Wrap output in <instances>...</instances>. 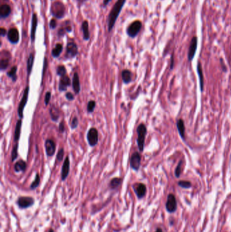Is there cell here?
<instances>
[{
	"label": "cell",
	"mask_w": 231,
	"mask_h": 232,
	"mask_svg": "<svg viewBox=\"0 0 231 232\" xmlns=\"http://www.w3.org/2000/svg\"><path fill=\"white\" fill-rule=\"evenodd\" d=\"M65 97H66V99L69 100H73L75 99L74 95L71 92H67L66 94H65Z\"/></svg>",
	"instance_id": "cell-42"
},
{
	"label": "cell",
	"mask_w": 231,
	"mask_h": 232,
	"mask_svg": "<svg viewBox=\"0 0 231 232\" xmlns=\"http://www.w3.org/2000/svg\"><path fill=\"white\" fill-rule=\"evenodd\" d=\"M141 155L138 152H134L129 159V165L132 169L138 171L141 167Z\"/></svg>",
	"instance_id": "cell-7"
},
{
	"label": "cell",
	"mask_w": 231,
	"mask_h": 232,
	"mask_svg": "<svg viewBox=\"0 0 231 232\" xmlns=\"http://www.w3.org/2000/svg\"><path fill=\"white\" fill-rule=\"evenodd\" d=\"M51 96L52 95H51V92H47L46 94H45V99H44V102H45V104L46 106L49 104V103H50V99H51Z\"/></svg>",
	"instance_id": "cell-40"
},
{
	"label": "cell",
	"mask_w": 231,
	"mask_h": 232,
	"mask_svg": "<svg viewBox=\"0 0 231 232\" xmlns=\"http://www.w3.org/2000/svg\"><path fill=\"white\" fill-rule=\"evenodd\" d=\"M4 54L2 53V58H1V63H0V68H1L2 71L5 70L6 69H7L9 66V62L11 58V55L7 51L3 52Z\"/></svg>",
	"instance_id": "cell-16"
},
{
	"label": "cell",
	"mask_w": 231,
	"mask_h": 232,
	"mask_svg": "<svg viewBox=\"0 0 231 232\" xmlns=\"http://www.w3.org/2000/svg\"><path fill=\"white\" fill-rule=\"evenodd\" d=\"M40 175L39 174H36V176H35V179L34 181L32 183L31 186H30V188L31 189H36L39 185H40Z\"/></svg>",
	"instance_id": "cell-34"
},
{
	"label": "cell",
	"mask_w": 231,
	"mask_h": 232,
	"mask_svg": "<svg viewBox=\"0 0 231 232\" xmlns=\"http://www.w3.org/2000/svg\"><path fill=\"white\" fill-rule=\"evenodd\" d=\"M121 183H122L121 178H119V177L114 178L110 182V187L111 189H115L116 188H117L119 186L121 185Z\"/></svg>",
	"instance_id": "cell-30"
},
{
	"label": "cell",
	"mask_w": 231,
	"mask_h": 232,
	"mask_svg": "<svg viewBox=\"0 0 231 232\" xmlns=\"http://www.w3.org/2000/svg\"><path fill=\"white\" fill-rule=\"evenodd\" d=\"M29 86H27L26 87L25 90L24 91L23 93V96L22 97V99L21 100L20 103H19V105L18 107V115L20 117L21 119L23 118V112H24V109L26 106V104L27 103L28 100V97H29Z\"/></svg>",
	"instance_id": "cell-3"
},
{
	"label": "cell",
	"mask_w": 231,
	"mask_h": 232,
	"mask_svg": "<svg viewBox=\"0 0 231 232\" xmlns=\"http://www.w3.org/2000/svg\"><path fill=\"white\" fill-rule=\"evenodd\" d=\"M64 154V149L63 148L60 149V150H59V151H58V152L57 153V155H56V159H57V160H58V162H61L62 160L63 159Z\"/></svg>",
	"instance_id": "cell-39"
},
{
	"label": "cell",
	"mask_w": 231,
	"mask_h": 232,
	"mask_svg": "<svg viewBox=\"0 0 231 232\" xmlns=\"http://www.w3.org/2000/svg\"><path fill=\"white\" fill-rule=\"evenodd\" d=\"M182 165H183V161L180 160L179 162L178 166H176V168L175 169V176H176L177 178H179L181 174V171H182Z\"/></svg>",
	"instance_id": "cell-37"
},
{
	"label": "cell",
	"mask_w": 231,
	"mask_h": 232,
	"mask_svg": "<svg viewBox=\"0 0 231 232\" xmlns=\"http://www.w3.org/2000/svg\"><path fill=\"white\" fill-rule=\"evenodd\" d=\"M78 54V47L74 42H69L67 45V52L65 57L66 58H73Z\"/></svg>",
	"instance_id": "cell-8"
},
{
	"label": "cell",
	"mask_w": 231,
	"mask_h": 232,
	"mask_svg": "<svg viewBox=\"0 0 231 232\" xmlns=\"http://www.w3.org/2000/svg\"><path fill=\"white\" fill-rule=\"evenodd\" d=\"M72 87L73 90L76 94H78L81 91V85L79 81V75L77 72H75L73 75V80H72Z\"/></svg>",
	"instance_id": "cell-18"
},
{
	"label": "cell",
	"mask_w": 231,
	"mask_h": 232,
	"mask_svg": "<svg viewBox=\"0 0 231 232\" xmlns=\"http://www.w3.org/2000/svg\"><path fill=\"white\" fill-rule=\"evenodd\" d=\"M173 67H174V57L173 56L171 57V65L170 66V69H173Z\"/></svg>",
	"instance_id": "cell-48"
},
{
	"label": "cell",
	"mask_w": 231,
	"mask_h": 232,
	"mask_svg": "<svg viewBox=\"0 0 231 232\" xmlns=\"http://www.w3.org/2000/svg\"><path fill=\"white\" fill-rule=\"evenodd\" d=\"M65 31H67L66 29H59V31H58V35H59L60 37L64 36V34H65Z\"/></svg>",
	"instance_id": "cell-44"
},
{
	"label": "cell",
	"mask_w": 231,
	"mask_h": 232,
	"mask_svg": "<svg viewBox=\"0 0 231 232\" xmlns=\"http://www.w3.org/2000/svg\"><path fill=\"white\" fill-rule=\"evenodd\" d=\"M78 124H79V122H78V118L76 116L74 117L70 122V126H71V129L74 130V129L77 128V127L78 126Z\"/></svg>",
	"instance_id": "cell-38"
},
{
	"label": "cell",
	"mask_w": 231,
	"mask_h": 232,
	"mask_svg": "<svg viewBox=\"0 0 231 232\" xmlns=\"http://www.w3.org/2000/svg\"><path fill=\"white\" fill-rule=\"evenodd\" d=\"M87 140L91 147H95L98 143V132L96 128H92L87 134Z\"/></svg>",
	"instance_id": "cell-6"
},
{
	"label": "cell",
	"mask_w": 231,
	"mask_h": 232,
	"mask_svg": "<svg viewBox=\"0 0 231 232\" xmlns=\"http://www.w3.org/2000/svg\"><path fill=\"white\" fill-rule=\"evenodd\" d=\"M63 50V45L61 44H57L55 45V47L53 48L52 51V55L54 58H58L60 56V54L62 53Z\"/></svg>",
	"instance_id": "cell-29"
},
{
	"label": "cell",
	"mask_w": 231,
	"mask_h": 232,
	"mask_svg": "<svg viewBox=\"0 0 231 232\" xmlns=\"http://www.w3.org/2000/svg\"><path fill=\"white\" fill-rule=\"evenodd\" d=\"M16 72H17V67L14 66L13 67L11 68V69L7 73V76L11 78L12 81H16V80H17V76H16Z\"/></svg>",
	"instance_id": "cell-31"
},
{
	"label": "cell",
	"mask_w": 231,
	"mask_h": 232,
	"mask_svg": "<svg viewBox=\"0 0 231 232\" xmlns=\"http://www.w3.org/2000/svg\"><path fill=\"white\" fill-rule=\"evenodd\" d=\"M70 171V161L69 156H67L65 158L61 171V179L62 181H64L67 178Z\"/></svg>",
	"instance_id": "cell-14"
},
{
	"label": "cell",
	"mask_w": 231,
	"mask_h": 232,
	"mask_svg": "<svg viewBox=\"0 0 231 232\" xmlns=\"http://www.w3.org/2000/svg\"><path fill=\"white\" fill-rule=\"evenodd\" d=\"M121 77L123 83L125 84H128L132 81V73L131 71L128 69H124L121 72Z\"/></svg>",
	"instance_id": "cell-21"
},
{
	"label": "cell",
	"mask_w": 231,
	"mask_h": 232,
	"mask_svg": "<svg viewBox=\"0 0 231 232\" xmlns=\"http://www.w3.org/2000/svg\"><path fill=\"white\" fill-rule=\"evenodd\" d=\"M48 232H54V230H52V229H51V230H50V231H49Z\"/></svg>",
	"instance_id": "cell-51"
},
{
	"label": "cell",
	"mask_w": 231,
	"mask_h": 232,
	"mask_svg": "<svg viewBox=\"0 0 231 232\" xmlns=\"http://www.w3.org/2000/svg\"><path fill=\"white\" fill-rule=\"evenodd\" d=\"M136 131H137L138 134V138L137 140H136V141H137L139 151L141 152H142L144 151V148L145 137L146 135V133H147V129H146V127L144 124H141L138 126Z\"/></svg>",
	"instance_id": "cell-2"
},
{
	"label": "cell",
	"mask_w": 231,
	"mask_h": 232,
	"mask_svg": "<svg viewBox=\"0 0 231 232\" xmlns=\"http://www.w3.org/2000/svg\"><path fill=\"white\" fill-rule=\"evenodd\" d=\"M50 115L51 117V119L54 122H57L60 117L59 110H58L57 107H56L54 105L51 106L50 109Z\"/></svg>",
	"instance_id": "cell-24"
},
{
	"label": "cell",
	"mask_w": 231,
	"mask_h": 232,
	"mask_svg": "<svg viewBox=\"0 0 231 232\" xmlns=\"http://www.w3.org/2000/svg\"><path fill=\"white\" fill-rule=\"evenodd\" d=\"M7 33V31L6 29L4 28H1L0 29V34H1L2 37H4L5 35Z\"/></svg>",
	"instance_id": "cell-45"
},
{
	"label": "cell",
	"mask_w": 231,
	"mask_h": 232,
	"mask_svg": "<svg viewBox=\"0 0 231 232\" xmlns=\"http://www.w3.org/2000/svg\"><path fill=\"white\" fill-rule=\"evenodd\" d=\"M176 126L181 138L183 140H185V126L183 119H179L177 121Z\"/></svg>",
	"instance_id": "cell-20"
},
{
	"label": "cell",
	"mask_w": 231,
	"mask_h": 232,
	"mask_svg": "<svg viewBox=\"0 0 231 232\" xmlns=\"http://www.w3.org/2000/svg\"><path fill=\"white\" fill-rule=\"evenodd\" d=\"M155 232H163V231L161 230V229H157V230H156Z\"/></svg>",
	"instance_id": "cell-50"
},
{
	"label": "cell",
	"mask_w": 231,
	"mask_h": 232,
	"mask_svg": "<svg viewBox=\"0 0 231 232\" xmlns=\"http://www.w3.org/2000/svg\"><path fill=\"white\" fill-rule=\"evenodd\" d=\"M221 64H222V69H223V71H226V66H225V65H224L222 60H221Z\"/></svg>",
	"instance_id": "cell-47"
},
{
	"label": "cell",
	"mask_w": 231,
	"mask_h": 232,
	"mask_svg": "<svg viewBox=\"0 0 231 232\" xmlns=\"http://www.w3.org/2000/svg\"><path fill=\"white\" fill-rule=\"evenodd\" d=\"M18 143H16V144L14 145V147H13L12 153H11L12 162H14L18 158Z\"/></svg>",
	"instance_id": "cell-33"
},
{
	"label": "cell",
	"mask_w": 231,
	"mask_h": 232,
	"mask_svg": "<svg viewBox=\"0 0 231 232\" xmlns=\"http://www.w3.org/2000/svg\"><path fill=\"white\" fill-rule=\"evenodd\" d=\"M56 73H57L58 76H60V77L67 76L66 68H65V67L63 66V65H60V66H58L57 67Z\"/></svg>",
	"instance_id": "cell-32"
},
{
	"label": "cell",
	"mask_w": 231,
	"mask_h": 232,
	"mask_svg": "<svg viewBox=\"0 0 231 232\" xmlns=\"http://www.w3.org/2000/svg\"><path fill=\"white\" fill-rule=\"evenodd\" d=\"M133 189H134L135 194L139 199H141L143 197H144L146 193V187L144 184L136 183L133 185Z\"/></svg>",
	"instance_id": "cell-13"
},
{
	"label": "cell",
	"mask_w": 231,
	"mask_h": 232,
	"mask_svg": "<svg viewBox=\"0 0 231 232\" xmlns=\"http://www.w3.org/2000/svg\"><path fill=\"white\" fill-rule=\"evenodd\" d=\"M96 107V102L94 100H90L87 103V112L88 113L94 112V109Z\"/></svg>",
	"instance_id": "cell-35"
},
{
	"label": "cell",
	"mask_w": 231,
	"mask_h": 232,
	"mask_svg": "<svg viewBox=\"0 0 231 232\" xmlns=\"http://www.w3.org/2000/svg\"><path fill=\"white\" fill-rule=\"evenodd\" d=\"M77 1L78 2H79V4H83L84 2H86L87 0H77Z\"/></svg>",
	"instance_id": "cell-49"
},
{
	"label": "cell",
	"mask_w": 231,
	"mask_h": 232,
	"mask_svg": "<svg viewBox=\"0 0 231 232\" xmlns=\"http://www.w3.org/2000/svg\"><path fill=\"white\" fill-rule=\"evenodd\" d=\"M197 48V38L196 37H194L191 40L189 49H188V59L189 61H191L193 59L195 53H196Z\"/></svg>",
	"instance_id": "cell-12"
},
{
	"label": "cell",
	"mask_w": 231,
	"mask_h": 232,
	"mask_svg": "<svg viewBox=\"0 0 231 232\" xmlns=\"http://www.w3.org/2000/svg\"><path fill=\"white\" fill-rule=\"evenodd\" d=\"M197 71H198V76H199V77L200 89H201V91H203V88H204V77H203V69H202V67H201V65L200 63H198V65H197Z\"/></svg>",
	"instance_id": "cell-26"
},
{
	"label": "cell",
	"mask_w": 231,
	"mask_h": 232,
	"mask_svg": "<svg viewBox=\"0 0 231 232\" xmlns=\"http://www.w3.org/2000/svg\"><path fill=\"white\" fill-rule=\"evenodd\" d=\"M142 28V22L139 21H136L133 22L130 25L128 29H127V33L130 37H135L138 34Z\"/></svg>",
	"instance_id": "cell-5"
},
{
	"label": "cell",
	"mask_w": 231,
	"mask_h": 232,
	"mask_svg": "<svg viewBox=\"0 0 231 232\" xmlns=\"http://www.w3.org/2000/svg\"><path fill=\"white\" fill-rule=\"evenodd\" d=\"M81 29H82L83 39L85 40H89L90 32H89V24L87 21H84L81 25Z\"/></svg>",
	"instance_id": "cell-25"
},
{
	"label": "cell",
	"mask_w": 231,
	"mask_h": 232,
	"mask_svg": "<svg viewBox=\"0 0 231 232\" xmlns=\"http://www.w3.org/2000/svg\"><path fill=\"white\" fill-rule=\"evenodd\" d=\"M51 12L55 17L58 18H62L64 15L65 7L60 2H56L52 4L51 8Z\"/></svg>",
	"instance_id": "cell-4"
},
{
	"label": "cell",
	"mask_w": 231,
	"mask_h": 232,
	"mask_svg": "<svg viewBox=\"0 0 231 232\" xmlns=\"http://www.w3.org/2000/svg\"><path fill=\"white\" fill-rule=\"evenodd\" d=\"M49 25H50V29H54L57 26V22H56V20H55V19H52V20L50 22V24H49Z\"/></svg>",
	"instance_id": "cell-41"
},
{
	"label": "cell",
	"mask_w": 231,
	"mask_h": 232,
	"mask_svg": "<svg viewBox=\"0 0 231 232\" xmlns=\"http://www.w3.org/2000/svg\"><path fill=\"white\" fill-rule=\"evenodd\" d=\"M71 86L70 78L67 76H65L60 77L59 86H58V90L60 92H64L67 90V88Z\"/></svg>",
	"instance_id": "cell-17"
},
{
	"label": "cell",
	"mask_w": 231,
	"mask_h": 232,
	"mask_svg": "<svg viewBox=\"0 0 231 232\" xmlns=\"http://www.w3.org/2000/svg\"><path fill=\"white\" fill-rule=\"evenodd\" d=\"M11 8L8 4H3L0 8V16L2 18H5L10 14Z\"/></svg>",
	"instance_id": "cell-22"
},
{
	"label": "cell",
	"mask_w": 231,
	"mask_h": 232,
	"mask_svg": "<svg viewBox=\"0 0 231 232\" xmlns=\"http://www.w3.org/2000/svg\"><path fill=\"white\" fill-rule=\"evenodd\" d=\"M37 26V15L36 14H33L32 16V25H31V38L32 41H35Z\"/></svg>",
	"instance_id": "cell-19"
},
{
	"label": "cell",
	"mask_w": 231,
	"mask_h": 232,
	"mask_svg": "<svg viewBox=\"0 0 231 232\" xmlns=\"http://www.w3.org/2000/svg\"><path fill=\"white\" fill-rule=\"evenodd\" d=\"M166 210L169 212H174L177 208V202L173 194H169L166 202Z\"/></svg>",
	"instance_id": "cell-10"
},
{
	"label": "cell",
	"mask_w": 231,
	"mask_h": 232,
	"mask_svg": "<svg viewBox=\"0 0 231 232\" xmlns=\"http://www.w3.org/2000/svg\"><path fill=\"white\" fill-rule=\"evenodd\" d=\"M8 39L10 43L13 44H17L19 41V33L18 30L15 28H12L8 31Z\"/></svg>",
	"instance_id": "cell-15"
},
{
	"label": "cell",
	"mask_w": 231,
	"mask_h": 232,
	"mask_svg": "<svg viewBox=\"0 0 231 232\" xmlns=\"http://www.w3.org/2000/svg\"><path fill=\"white\" fill-rule=\"evenodd\" d=\"M110 1H111V0H104L103 5H102L103 7H106V6H107V4H108Z\"/></svg>",
	"instance_id": "cell-46"
},
{
	"label": "cell",
	"mask_w": 231,
	"mask_h": 232,
	"mask_svg": "<svg viewBox=\"0 0 231 232\" xmlns=\"http://www.w3.org/2000/svg\"><path fill=\"white\" fill-rule=\"evenodd\" d=\"M21 127H22V120H19L17 123H16L15 131H14V141H18L20 139L21 136Z\"/></svg>",
	"instance_id": "cell-28"
},
{
	"label": "cell",
	"mask_w": 231,
	"mask_h": 232,
	"mask_svg": "<svg viewBox=\"0 0 231 232\" xmlns=\"http://www.w3.org/2000/svg\"><path fill=\"white\" fill-rule=\"evenodd\" d=\"M56 145L52 139H47L45 142V152L48 157H52L56 151Z\"/></svg>",
	"instance_id": "cell-11"
},
{
	"label": "cell",
	"mask_w": 231,
	"mask_h": 232,
	"mask_svg": "<svg viewBox=\"0 0 231 232\" xmlns=\"http://www.w3.org/2000/svg\"><path fill=\"white\" fill-rule=\"evenodd\" d=\"M14 168L16 172H24L26 168H27V164H26V162L24 160L20 159L18 162H16V163L14 164Z\"/></svg>",
	"instance_id": "cell-23"
},
{
	"label": "cell",
	"mask_w": 231,
	"mask_h": 232,
	"mask_svg": "<svg viewBox=\"0 0 231 232\" xmlns=\"http://www.w3.org/2000/svg\"><path fill=\"white\" fill-rule=\"evenodd\" d=\"M126 0H117V2L114 5L109 15L108 18V30L110 31L113 29L115 25L117 19L121 12V10L124 6Z\"/></svg>",
	"instance_id": "cell-1"
},
{
	"label": "cell",
	"mask_w": 231,
	"mask_h": 232,
	"mask_svg": "<svg viewBox=\"0 0 231 232\" xmlns=\"http://www.w3.org/2000/svg\"><path fill=\"white\" fill-rule=\"evenodd\" d=\"M34 59H35V56L34 54H30L29 57L27 59V73L28 76H29L31 73L32 71V69H33V65L34 63Z\"/></svg>",
	"instance_id": "cell-27"
},
{
	"label": "cell",
	"mask_w": 231,
	"mask_h": 232,
	"mask_svg": "<svg viewBox=\"0 0 231 232\" xmlns=\"http://www.w3.org/2000/svg\"><path fill=\"white\" fill-rule=\"evenodd\" d=\"M65 130V126H64V122L63 121H62V122L60 123L59 124V131L61 133H63L64 132Z\"/></svg>",
	"instance_id": "cell-43"
},
{
	"label": "cell",
	"mask_w": 231,
	"mask_h": 232,
	"mask_svg": "<svg viewBox=\"0 0 231 232\" xmlns=\"http://www.w3.org/2000/svg\"><path fill=\"white\" fill-rule=\"evenodd\" d=\"M178 185L183 188L188 189L191 187L192 184L191 182L187 181H180L178 182Z\"/></svg>",
	"instance_id": "cell-36"
},
{
	"label": "cell",
	"mask_w": 231,
	"mask_h": 232,
	"mask_svg": "<svg viewBox=\"0 0 231 232\" xmlns=\"http://www.w3.org/2000/svg\"><path fill=\"white\" fill-rule=\"evenodd\" d=\"M34 202V199L31 197H20L17 200V204L19 208L25 209L31 207Z\"/></svg>",
	"instance_id": "cell-9"
}]
</instances>
